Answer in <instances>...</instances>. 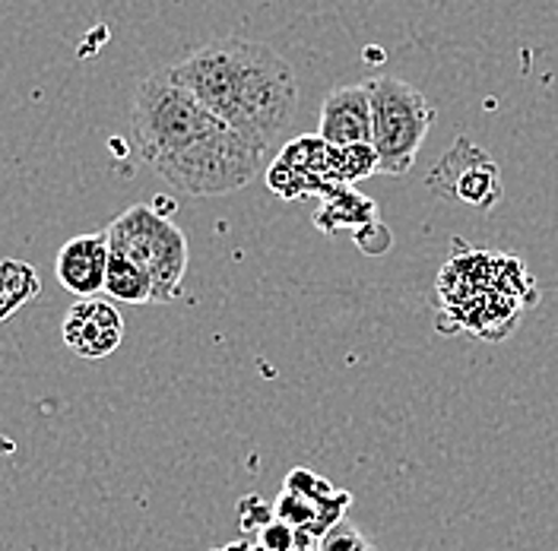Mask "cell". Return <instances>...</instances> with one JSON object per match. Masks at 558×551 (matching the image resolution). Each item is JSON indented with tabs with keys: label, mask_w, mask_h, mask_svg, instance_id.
<instances>
[{
	"label": "cell",
	"mask_w": 558,
	"mask_h": 551,
	"mask_svg": "<svg viewBox=\"0 0 558 551\" xmlns=\"http://www.w3.org/2000/svg\"><path fill=\"white\" fill-rule=\"evenodd\" d=\"M131 131L140 159L184 197L235 194L260 174L267 156L184 93L169 70L140 83Z\"/></svg>",
	"instance_id": "1"
},
{
	"label": "cell",
	"mask_w": 558,
	"mask_h": 551,
	"mask_svg": "<svg viewBox=\"0 0 558 551\" xmlns=\"http://www.w3.org/2000/svg\"><path fill=\"white\" fill-rule=\"evenodd\" d=\"M166 70L184 93L264 152L295 121L299 83L270 45L219 38Z\"/></svg>",
	"instance_id": "2"
},
{
	"label": "cell",
	"mask_w": 558,
	"mask_h": 551,
	"mask_svg": "<svg viewBox=\"0 0 558 551\" xmlns=\"http://www.w3.org/2000/svg\"><path fill=\"white\" fill-rule=\"evenodd\" d=\"M111 254L137 264L153 279V305H169L181 298L187 273V238L166 212L156 207H128L108 229Z\"/></svg>",
	"instance_id": "3"
},
{
	"label": "cell",
	"mask_w": 558,
	"mask_h": 551,
	"mask_svg": "<svg viewBox=\"0 0 558 551\" xmlns=\"http://www.w3.org/2000/svg\"><path fill=\"white\" fill-rule=\"evenodd\" d=\"M362 86L372 99V146L378 152V172L400 177L413 169L435 121V108L416 86L397 76H375Z\"/></svg>",
	"instance_id": "4"
},
{
	"label": "cell",
	"mask_w": 558,
	"mask_h": 551,
	"mask_svg": "<svg viewBox=\"0 0 558 551\" xmlns=\"http://www.w3.org/2000/svg\"><path fill=\"white\" fill-rule=\"evenodd\" d=\"M425 184L432 194H438L445 200L466 204V207L483 209V212H488L501 200V172L486 149L470 137L453 139L448 156L428 172Z\"/></svg>",
	"instance_id": "5"
},
{
	"label": "cell",
	"mask_w": 558,
	"mask_h": 551,
	"mask_svg": "<svg viewBox=\"0 0 558 551\" xmlns=\"http://www.w3.org/2000/svg\"><path fill=\"white\" fill-rule=\"evenodd\" d=\"M267 184L286 200H299L308 194H337L340 181V149L320 137L292 139L267 172Z\"/></svg>",
	"instance_id": "6"
},
{
	"label": "cell",
	"mask_w": 558,
	"mask_h": 551,
	"mask_svg": "<svg viewBox=\"0 0 558 551\" xmlns=\"http://www.w3.org/2000/svg\"><path fill=\"white\" fill-rule=\"evenodd\" d=\"M61 336L76 358L102 362L124 343V317L108 298H76L64 317Z\"/></svg>",
	"instance_id": "7"
},
{
	"label": "cell",
	"mask_w": 558,
	"mask_h": 551,
	"mask_svg": "<svg viewBox=\"0 0 558 551\" xmlns=\"http://www.w3.org/2000/svg\"><path fill=\"white\" fill-rule=\"evenodd\" d=\"M111 260V244L108 232H89L70 238L54 260V276L58 282L76 298H99L105 292V273Z\"/></svg>",
	"instance_id": "8"
},
{
	"label": "cell",
	"mask_w": 558,
	"mask_h": 551,
	"mask_svg": "<svg viewBox=\"0 0 558 551\" xmlns=\"http://www.w3.org/2000/svg\"><path fill=\"white\" fill-rule=\"evenodd\" d=\"M317 137L337 149L372 146V99L365 86L333 89L320 105Z\"/></svg>",
	"instance_id": "9"
},
{
	"label": "cell",
	"mask_w": 558,
	"mask_h": 551,
	"mask_svg": "<svg viewBox=\"0 0 558 551\" xmlns=\"http://www.w3.org/2000/svg\"><path fill=\"white\" fill-rule=\"evenodd\" d=\"M105 295L124 305H153V279L143 273L137 264L111 254L108 273H105Z\"/></svg>",
	"instance_id": "10"
},
{
	"label": "cell",
	"mask_w": 558,
	"mask_h": 551,
	"mask_svg": "<svg viewBox=\"0 0 558 551\" xmlns=\"http://www.w3.org/2000/svg\"><path fill=\"white\" fill-rule=\"evenodd\" d=\"M41 292V279L33 264L3 260L0 264V320H10L20 308H26Z\"/></svg>",
	"instance_id": "11"
},
{
	"label": "cell",
	"mask_w": 558,
	"mask_h": 551,
	"mask_svg": "<svg viewBox=\"0 0 558 551\" xmlns=\"http://www.w3.org/2000/svg\"><path fill=\"white\" fill-rule=\"evenodd\" d=\"M317 551H378V546H375L362 529H355L349 519H337V523L320 536Z\"/></svg>",
	"instance_id": "12"
}]
</instances>
